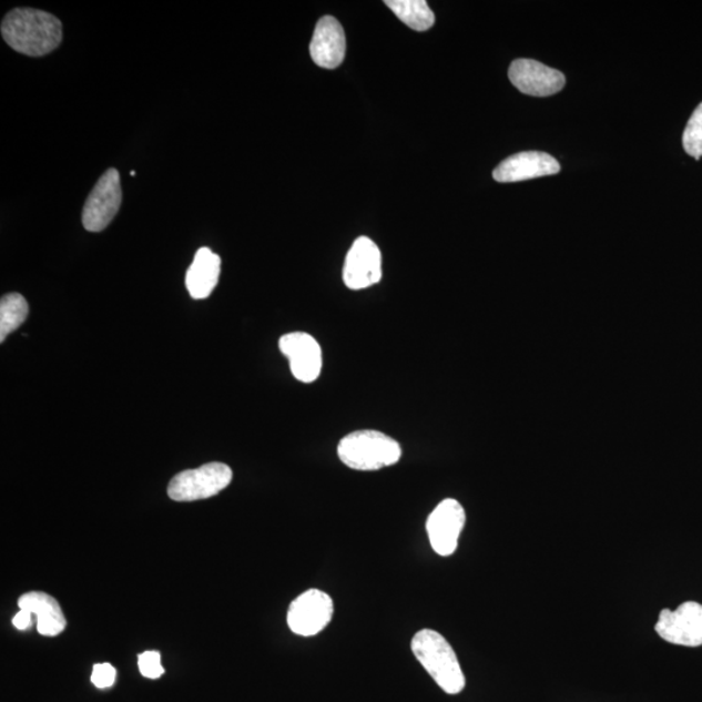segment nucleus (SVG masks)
<instances>
[{"instance_id": "nucleus-1", "label": "nucleus", "mask_w": 702, "mask_h": 702, "mask_svg": "<svg viewBox=\"0 0 702 702\" xmlns=\"http://www.w3.org/2000/svg\"><path fill=\"white\" fill-rule=\"evenodd\" d=\"M3 40L28 57H43L63 40L62 22L54 14L34 9H14L2 21Z\"/></svg>"}, {"instance_id": "nucleus-2", "label": "nucleus", "mask_w": 702, "mask_h": 702, "mask_svg": "<svg viewBox=\"0 0 702 702\" xmlns=\"http://www.w3.org/2000/svg\"><path fill=\"white\" fill-rule=\"evenodd\" d=\"M411 651L444 692L458 694L464 691L466 679L455 649L441 633L421 630L411 640Z\"/></svg>"}, {"instance_id": "nucleus-3", "label": "nucleus", "mask_w": 702, "mask_h": 702, "mask_svg": "<svg viewBox=\"0 0 702 702\" xmlns=\"http://www.w3.org/2000/svg\"><path fill=\"white\" fill-rule=\"evenodd\" d=\"M338 458L352 470L377 471L394 466L403 457L401 445L374 429L346 435L337 447Z\"/></svg>"}, {"instance_id": "nucleus-4", "label": "nucleus", "mask_w": 702, "mask_h": 702, "mask_svg": "<svg viewBox=\"0 0 702 702\" xmlns=\"http://www.w3.org/2000/svg\"><path fill=\"white\" fill-rule=\"evenodd\" d=\"M233 472L231 467L221 462L203 465L194 470H186L172 478L169 496L173 501L193 502L206 500L222 492L231 485Z\"/></svg>"}, {"instance_id": "nucleus-5", "label": "nucleus", "mask_w": 702, "mask_h": 702, "mask_svg": "<svg viewBox=\"0 0 702 702\" xmlns=\"http://www.w3.org/2000/svg\"><path fill=\"white\" fill-rule=\"evenodd\" d=\"M123 193L120 184V173L115 169H110L98 180L92 193L82 210V224L89 232H102L122 206Z\"/></svg>"}, {"instance_id": "nucleus-6", "label": "nucleus", "mask_w": 702, "mask_h": 702, "mask_svg": "<svg viewBox=\"0 0 702 702\" xmlns=\"http://www.w3.org/2000/svg\"><path fill=\"white\" fill-rule=\"evenodd\" d=\"M334 617V601L319 590H308L291 603L289 629L299 637H315L327 628Z\"/></svg>"}, {"instance_id": "nucleus-7", "label": "nucleus", "mask_w": 702, "mask_h": 702, "mask_svg": "<svg viewBox=\"0 0 702 702\" xmlns=\"http://www.w3.org/2000/svg\"><path fill=\"white\" fill-rule=\"evenodd\" d=\"M655 631L668 643L682 647L702 645V606L686 601L676 610L663 609Z\"/></svg>"}, {"instance_id": "nucleus-8", "label": "nucleus", "mask_w": 702, "mask_h": 702, "mask_svg": "<svg viewBox=\"0 0 702 702\" xmlns=\"http://www.w3.org/2000/svg\"><path fill=\"white\" fill-rule=\"evenodd\" d=\"M465 525L464 506L455 498H447L437 505L427 519V533L435 552L442 557L455 553Z\"/></svg>"}, {"instance_id": "nucleus-9", "label": "nucleus", "mask_w": 702, "mask_h": 702, "mask_svg": "<svg viewBox=\"0 0 702 702\" xmlns=\"http://www.w3.org/2000/svg\"><path fill=\"white\" fill-rule=\"evenodd\" d=\"M381 266L380 248L372 238L359 237L346 255L344 283L352 291L369 288L381 281Z\"/></svg>"}, {"instance_id": "nucleus-10", "label": "nucleus", "mask_w": 702, "mask_h": 702, "mask_svg": "<svg viewBox=\"0 0 702 702\" xmlns=\"http://www.w3.org/2000/svg\"><path fill=\"white\" fill-rule=\"evenodd\" d=\"M278 347L289 360L291 372L301 383H314L322 374L323 352L318 342L306 332L284 335Z\"/></svg>"}, {"instance_id": "nucleus-11", "label": "nucleus", "mask_w": 702, "mask_h": 702, "mask_svg": "<svg viewBox=\"0 0 702 702\" xmlns=\"http://www.w3.org/2000/svg\"><path fill=\"white\" fill-rule=\"evenodd\" d=\"M509 79L520 93L532 96L560 93L566 84L563 73L531 59H518L512 62Z\"/></svg>"}, {"instance_id": "nucleus-12", "label": "nucleus", "mask_w": 702, "mask_h": 702, "mask_svg": "<svg viewBox=\"0 0 702 702\" xmlns=\"http://www.w3.org/2000/svg\"><path fill=\"white\" fill-rule=\"evenodd\" d=\"M561 164L556 157L540 151H526L505 160L494 172L498 183H519L531 179L557 175Z\"/></svg>"}, {"instance_id": "nucleus-13", "label": "nucleus", "mask_w": 702, "mask_h": 702, "mask_svg": "<svg viewBox=\"0 0 702 702\" xmlns=\"http://www.w3.org/2000/svg\"><path fill=\"white\" fill-rule=\"evenodd\" d=\"M346 52L345 32L339 22L332 17H324L316 24L309 54L316 65L335 70L344 62Z\"/></svg>"}, {"instance_id": "nucleus-14", "label": "nucleus", "mask_w": 702, "mask_h": 702, "mask_svg": "<svg viewBox=\"0 0 702 702\" xmlns=\"http://www.w3.org/2000/svg\"><path fill=\"white\" fill-rule=\"evenodd\" d=\"M222 260L208 247H202L195 254L185 277L189 294L194 299H205L216 288L221 277Z\"/></svg>"}, {"instance_id": "nucleus-15", "label": "nucleus", "mask_w": 702, "mask_h": 702, "mask_svg": "<svg viewBox=\"0 0 702 702\" xmlns=\"http://www.w3.org/2000/svg\"><path fill=\"white\" fill-rule=\"evenodd\" d=\"M20 610H28L37 617V629L42 637L54 638L67 628L62 608L52 596L44 592H28L19 599Z\"/></svg>"}, {"instance_id": "nucleus-16", "label": "nucleus", "mask_w": 702, "mask_h": 702, "mask_svg": "<svg viewBox=\"0 0 702 702\" xmlns=\"http://www.w3.org/2000/svg\"><path fill=\"white\" fill-rule=\"evenodd\" d=\"M385 4L399 20L417 32H426L435 24V13L426 0H387Z\"/></svg>"}, {"instance_id": "nucleus-17", "label": "nucleus", "mask_w": 702, "mask_h": 702, "mask_svg": "<svg viewBox=\"0 0 702 702\" xmlns=\"http://www.w3.org/2000/svg\"><path fill=\"white\" fill-rule=\"evenodd\" d=\"M28 313V302L19 293L7 294L0 301V343L24 324Z\"/></svg>"}, {"instance_id": "nucleus-18", "label": "nucleus", "mask_w": 702, "mask_h": 702, "mask_svg": "<svg viewBox=\"0 0 702 702\" xmlns=\"http://www.w3.org/2000/svg\"><path fill=\"white\" fill-rule=\"evenodd\" d=\"M683 147L686 154L700 160L702 156V103L693 111L683 134Z\"/></svg>"}, {"instance_id": "nucleus-19", "label": "nucleus", "mask_w": 702, "mask_h": 702, "mask_svg": "<svg viewBox=\"0 0 702 702\" xmlns=\"http://www.w3.org/2000/svg\"><path fill=\"white\" fill-rule=\"evenodd\" d=\"M141 674L147 679H157L164 674L161 653L156 651L143 652L139 655Z\"/></svg>"}, {"instance_id": "nucleus-20", "label": "nucleus", "mask_w": 702, "mask_h": 702, "mask_svg": "<svg viewBox=\"0 0 702 702\" xmlns=\"http://www.w3.org/2000/svg\"><path fill=\"white\" fill-rule=\"evenodd\" d=\"M116 681V670L110 663H96L93 668L92 683L98 689H110Z\"/></svg>"}, {"instance_id": "nucleus-21", "label": "nucleus", "mask_w": 702, "mask_h": 702, "mask_svg": "<svg viewBox=\"0 0 702 702\" xmlns=\"http://www.w3.org/2000/svg\"><path fill=\"white\" fill-rule=\"evenodd\" d=\"M32 613L28 610H20L17 615L12 619V623L14 628L20 631H26L32 625Z\"/></svg>"}]
</instances>
